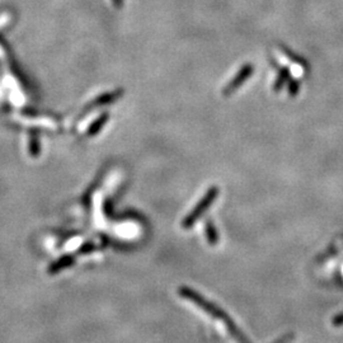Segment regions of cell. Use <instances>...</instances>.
I'll return each instance as SVG.
<instances>
[{"instance_id": "6da1fadb", "label": "cell", "mask_w": 343, "mask_h": 343, "mask_svg": "<svg viewBox=\"0 0 343 343\" xmlns=\"http://www.w3.org/2000/svg\"><path fill=\"white\" fill-rule=\"evenodd\" d=\"M217 195H219V188L217 187H211L207 192H206V195L203 196L202 200L200 201V202L196 205L195 210H193L192 212H191L190 215H187V217L184 219L183 221V228L184 229H188L191 228V226L195 224L196 221H197L198 217L201 216L202 214H205L206 210L209 209V206L212 205V202H214L215 200H216Z\"/></svg>"}, {"instance_id": "7a4b0ae2", "label": "cell", "mask_w": 343, "mask_h": 343, "mask_svg": "<svg viewBox=\"0 0 343 343\" xmlns=\"http://www.w3.org/2000/svg\"><path fill=\"white\" fill-rule=\"evenodd\" d=\"M253 73H254V66H253L252 64H245V65L236 73L235 77L228 83L226 88L224 89V94H225V96H229V94L238 91V89L252 77Z\"/></svg>"}, {"instance_id": "3957f363", "label": "cell", "mask_w": 343, "mask_h": 343, "mask_svg": "<svg viewBox=\"0 0 343 343\" xmlns=\"http://www.w3.org/2000/svg\"><path fill=\"white\" fill-rule=\"evenodd\" d=\"M290 70H288L287 68H282L280 70V73H278L277 78H276V80H274V84H273V91L277 93V92H280L281 89H282V87L285 85V83H287L288 80H290Z\"/></svg>"}, {"instance_id": "277c9868", "label": "cell", "mask_w": 343, "mask_h": 343, "mask_svg": "<svg viewBox=\"0 0 343 343\" xmlns=\"http://www.w3.org/2000/svg\"><path fill=\"white\" fill-rule=\"evenodd\" d=\"M281 49H282V50H283V53H285L286 55H287V58L290 59V60L294 61L295 64H299V65L306 66V61H305L302 58H299V56H297V55H295L294 53H291V51L287 49V47L283 46V47H281Z\"/></svg>"}, {"instance_id": "5b68a950", "label": "cell", "mask_w": 343, "mask_h": 343, "mask_svg": "<svg viewBox=\"0 0 343 343\" xmlns=\"http://www.w3.org/2000/svg\"><path fill=\"white\" fill-rule=\"evenodd\" d=\"M288 94H290L291 97H295L297 93H299V82L295 79H290L288 80Z\"/></svg>"}, {"instance_id": "8992f818", "label": "cell", "mask_w": 343, "mask_h": 343, "mask_svg": "<svg viewBox=\"0 0 343 343\" xmlns=\"http://www.w3.org/2000/svg\"><path fill=\"white\" fill-rule=\"evenodd\" d=\"M106 121H107V116H106V115H105V116H102V117L99 118L98 121H97L96 124H94L93 126H92V127H93V129H91V131H89V134H91V135L96 134V132L98 131V130H101V126H102V125H103V124H105Z\"/></svg>"}, {"instance_id": "52a82bcc", "label": "cell", "mask_w": 343, "mask_h": 343, "mask_svg": "<svg viewBox=\"0 0 343 343\" xmlns=\"http://www.w3.org/2000/svg\"><path fill=\"white\" fill-rule=\"evenodd\" d=\"M334 324L335 325H340V324H343V314H340V315H338L337 318L334 319Z\"/></svg>"}, {"instance_id": "ba28073f", "label": "cell", "mask_w": 343, "mask_h": 343, "mask_svg": "<svg viewBox=\"0 0 343 343\" xmlns=\"http://www.w3.org/2000/svg\"><path fill=\"white\" fill-rule=\"evenodd\" d=\"M113 3H115L116 7H121L122 6V0H113Z\"/></svg>"}]
</instances>
